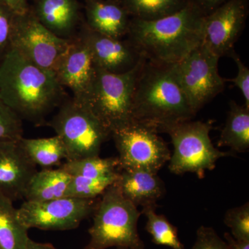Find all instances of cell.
Here are the masks:
<instances>
[{"mask_svg":"<svg viewBox=\"0 0 249 249\" xmlns=\"http://www.w3.org/2000/svg\"><path fill=\"white\" fill-rule=\"evenodd\" d=\"M55 72L42 68L11 49L0 62V98L22 120L41 125L65 100Z\"/></svg>","mask_w":249,"mask_h":249,"instance_id":"obj_1","label":"cell"},{"mask_svg":"<svg viewBox=\"0 0 249 249\" xmlns=\"http://www.w3.org/2000/svg\"><path fill=\"white\" fill-rule=\"evenodd\" d=\"M205 16L188 1L165 17L153 20L131 18L126 38L146 60L173 65L201 45Z\"/></svg>","mask_w":249,"mask_h":249,"instance_id":"obj_2","label":"cell"},{"mask_svg":"<svg viewBox=\"0 0 249 249\" xmlns=\"http://www.w3.org/2000/svg\"><path fill=\"white\" fill-rule=\"evenodd\" d=\"M132 116L134 120L151 126L159 133L196 116L178 83L175 64L144 58L134 87Z\"/></svg>","mask_w":249,"mask_h":249,"instance_id":"obj_3","label":"cell"},{"mask_svg":"<svg viewBox=\"0 0 249 249\" xmlns=\"http://www.w3.org/2000/svg\"><path fill=\"white\" fill-rule=\"evenodd\" d=\"M142 214L138 207L123 196L114 183L98 201L93 213V224L89 229V242L84 249H145L137 228Z\"/></svg>","mask_w":249,"mask_h":249,"instance_id":"obj_4","label":"cell"},{"mask_svg":"<svg viewBox=\"0 0 249 249\" xmlns=\"http://www.w3.org/2000/svg\"><path fill=\"white\" fill-rule=\"evenodd\" d=\"M144 58L134 69L124 73H111L96 68L89 93L80 102L112 133L134 120L132 99L136 80Z\"/></svg>","mask_w":249,"mask_h":249,"instance_id":"obj_5","label":"cell"},{"mask_svg":"<svg viewBox=\"0 0 249 249\" xmlns=\"http://www.w3.org/2000/svg\"><path fill=\"white\" fill-rule=\"evenodd\" d=\"M47 125L62 141L67 161L99 156L111 134L83 103L72 97L65 99Z\"/></svg>","mask_w":249,"mask_h":249,"instance_id":"obj_6","label":"cell"},{"mask_svg":"<svg viewBox=\"0 0 249 249\" xmlns=\"http://www.w3.org/2000/svg\"><path fill=\"white\" fill-rule=\"evenodd\" d=\"M212 127V123L189 120L162 130L170 136L173 145L168 165L172 173H195L203 178L206 170H213L217 160L228 155L216 148L211 142Z\"/></svg>","mask_w":249,"mask_h":249,"instance_id":"obj_7","label":"cell"},{"mask_svg":"<svg viewBox=\"0 0 249 249\" xmlns=\"http://www.w3.org/2000/svg\"><path fill=\"white\" fill-rule=\"evenodd\" d=\"M158 134L154 127L136 120L112 132L120 170L139 168L158 173L172 155Z\"/></svg>","mask_w":249,"mask_h":249,"instance_id":"obj_8","label":"cell"},{"mask_svg":"<svg viewBox=\"0 0 249 249\" xmlns=\"http://www.w3.org/2000/svg\"><path fill=\"white\" fill-rule=\"evenodd\" d=\"M219 58L202 44L175 64V73L191 110L196 114L222 93L227 80L218 71Z\"/></svg>","mask_w":249,"mask_h":249,"instance_id":"obj_9","label":"cell"},{"mask_svg":"<svg viewBox=\"0 0 249 249\" xmlns=\"http://www.w3.org/2000/svg\"><path fill=\"white\" fill-rule=\"evenodd\" d=\"M70 42L44 27L29 9L15 16L12 49L42 68L55 72Z\"/></svg>","mask_w":249,"mask_h":249,"instance_id":"obj_10","label":"cell"},{"mask_svg":"<svg viewBox=\"0 0 249 249\" xmlns=\"http://www.w3.org/2000/svg\"><path fill=\"white\" fill-rule=\"evenodd\" d=\"M98 201L70 196L45 201H25L17 209L18 215L28 229L71 230L93 214Z\"/></svg>","mask_w":249,"mask_h":249,"instance_id":"obj_11","label":"cell"},{"mask_svg":"<svg viewBox=\"0 0 249 249\" xmlns=\"http://www.w3.org/2000/svg\"><path fill=\"white\" fill-rule=\"evenodd\" d=\"M248 16V0H227L205 16L201 44L218 58L229 55Z\"/></svg>","mask_w":249,"mask_h":249,"instance_id":"obj_12","label":"cell"},{"mask_svg":"<svg viewBox=\"0 0 249 249\" xmlns=\"http://www.w3.org/2000/svg\"><path fill=\"white\" fill-rule=\"evenodd\" d=\"M77 35L88 46L96 68L111 73L130 71L143 57L127 39L114 38L90 29L83 20Z\"/></svg>","mask_w":249,"mask_h":249,"instance_id":"obj_13","label":"cell"},{"mask_svg":"<svg viewBox=\"0 0 249 249\" xmlns=\"http://www.w3.org/2000/svg\"><path fill=\"white\" fill-rule=\"evenodd\" d=\"M55 73L60 85L71 90L75 100L83 101L91 89L96 67L89 48L77 34L71 37Z\"/></svg>","mask_w":249,"mask_h":249,"instance_id":"obj_14","label":"cell"},{"mask_svg":"<svg viewBox=\"0 0 249 249\" xmlns=\"http://www.w3.org/2000/svg\"><path fill=\"white\" fill-rule=\"evenodd\" d=\"M19 140L0 142V193L11 201L24 199V193L37 171Z\"/></svg>","mask_w":249,"mask_h":249,"instance_id":"obj_15","label":"cell"},{"mask_svg":"<svg viewBox=\"0 0 249 249\" xmlns=\"http://www.w3.org/2000/svg\"><path fill=\"white\" fill-rule=\"evenodd\" d=\"M29 10L44 27L64 39L76 35L84 20L78 0H33Z\"/></svg>","mask_w":249,"mask_h":249,"instance_id":"obj_16","label":"cell"},{"mask_svg":"<svg viewBox=\"0 0 249 249\" xmlns=\"http://www.w3.org/2000/svg\"><path fill=\"white\" fill-rule=\"evenodd\" d=\"M115 184L124 198L139 207L157 208L165 193L164 182L157 173L144 169H123Z\"/></svg>","mask_w":249,"mask_h":249,"instance_id":"obj_17","label":"cell"},{"mask_svg":"<svg viewBox=\"0 0 249 249\" xmlns=\"http://www.w3.org/2000/svg\"><path fill=\"white\" fill-rule=\"evenodd\" d=\"M86 25L103 35L126 37L131 17L118 0H84Z\"/></svg>","mask_w":249,"mask_h":249,"instance_id":"obj_18","label":"cell"},{"mask_svg":"<svg viewBox=\"0 0 249 249\" xmlns=\"http://www.w3.org/2000/svg\"><path fill=\"white\" fill-rule=\"evenodd\" d=\"M71 178L60 167L37 171L28 183L24 199L28 201H45L64 197Z\"/></svg>","mask_w":249,"mask_h":249,"instance_id":"obj_19","label":"cell"},{"mask_svg":"<svg viewBox=\"0 0 249 249\" xmlns=\"http://www.w3.org/2000/svg\"><path fill=\"white\" fill-rule=\"evenodd\" d=\"M234 151L245 152L249 149V108L232 101L227 120L217 143Z\"/></svg>","mask_w":249,"mask_h":249,"instance_id":"obj_20","label":"cell"},{"mask_svg":"<svg viewBox=\"0 0 249 249\" xmlns=\"http://www.w3.org/2000/svg\"><path fill=\"white\" fill-rule=\"evenodd\" d=\"M14 201L0 193V247L1 249H27V229L18 215Z\"/></svg>","mask_w":249,"mask_h":249,"instance_id":"obj_21","label":"cell"},{"mask_svg":"<svg viewBox=\"0 0 249 249\" xmlns=\"http://www.w3.org/2000/svg\"><path fill=\"white\" fill-rule=\"evenodd\" d=\"M19 143L29 160L42 169L52 168L66 160L65 146L58 136L49 138L26 139L22 137Z\"/></svg>","mask_w":249,"mask_h":249,"instance_id":"obj_22","label":"cell"},{"mask_svg":"<svg viewBox=\"0 0 249 249\" xmlns=\"http://www.w3.org/2000/svg\"><path fill=\"white\" fill-rule=\"evenodd\" d=\"M131 18L153 20L179 11L188 0H118Z\"/></svg>","mask_w":249,"mask_h":249,"instance_id":"obj_23","label":"cell"},{"mask_svg":"<svg viewBox=\"0 0 249 249\" xmlns=\"http://www.w3.org/2000/svg\"><path fill=\"white\" fill-rule=\"evenodd\" d=\"M71 177L101 178L119 172L120 163L118 157L101 158L99 156L66 161L60 166Z\"/></svg>","mask_w":249,"mask_h":249,"instance_id":"obj_24","label":"cell"},{"mask_svg":"<svg viewBox=\"0 0 249 249\" xmlns=\"http://www.w3.org/2000/svg\"><path fill=\"white\" fill-rule=\"evenodd\" d=\"M142 212L147 219L145 230L151 235L154 244L173 249H185L178 238V228L163 214H157L155 207L143 208Z\"/></svg>","mask_w":249,"mask_h":249,"instance_id":"obj_25","label":"cell"},{"mask_svg":"<svg viewBox=\"0 0 249 249\" xmlns=\"http://www.w3.org/2000/svg\"><path fill=\"white\" fill-rule=\"evenodd\" d=\"M119 172L101 178L71 177L65 196L79 199H96L117 181Z\"/></svg>","mask_w":249,"mask_h":249,"instance_id":"obj_26","label":"cell"},{"mask_svg":"<svg viewBox=\"0 0 249 249\" xmlns=\"http://www.w3.org/2000/svg\"><path fill=\"white\" fill-rule=\"evenodd\" d=\"M224 224L231 230L236 240L249 241V204L229 209L226 213Z\"/></svg>","mask_w":249,"mask_h":249,"instance_id":"obj_27","label":"cell"},{"mask_svg":"<svg viewBox=\"0 0 249 249\" xmlns=\"http://www.w3.org/2000/svg\"><path fill=\"white\" fill-rule=\"evenodd\" d=\"M22 120L0 98V142L20 140Z\"/></svg>","mask_w":249,"mask_h":249,"instance_id":"obj_28","label":"cell"},{"mask_svg":"<svg viewBox=\"0 0 249 249\" xmlns=\"http://www.w3.org/2000/svg\"><path fill=\"white\" fill-rule=\"evenodd\" d=\"M15 16L16 13L0 4V62L12 49Z\"/></svg>","mask_w":249,"mask_h":249,"instance_id":"obj_29","label":"cell"},{"mask_svg":"<svg viewBox=\"0 0 249 249\" xmlns=\"http://www.w3.org/2000/svg\"><path fill=\"white\" fill-rule=\"evenodd\" d=\"M192 249H229V247L213 228L201 226L196 231V242Z\"/></svg>","mask_w":249,"mask_h":249,"instance_id":"obj_30","label":"cell"},{"mask_svg":"<svg viewBox=\"0 0 249 249\" xmlns=\"http://www.w3.org/2000/svg\"><path fill=\"white\" fill-rule=\"evenodd\" d=\"M237 67V73L235 78L229 80L235 87L240 89V92L245 100V106L249 108V70L245 63L241 60L235 50L229 54Z\"/></svg>","mask_w":249,"mask_h":249,"instance_id":"obj_31","label":"cell"},{"mask_svg":"<svg viewBox=\"0 0 249 249\" xmlns=\"http://www.w3.org/2000/svg\"><path fill=\"white\" fill-rule=\"evenodd\" d=\"M29 0H0V4L9 8L16 14H23L29 9Z\"/></svg>","mask_w":249,"mask_h":249,"instance_id":"obj_32","label":"cell"},{"mask_svg":"<svg viewBox=\"0 0 249 249\" xmlns=\"http://www.w3.org/2000/svg\"><path fill=\"white\" fill-rule=\"evenodd\" d=\"M194 3L205 15L209 14L227 0H188Z\"/></svg>","mask_w":249,"mask_h":249,"instance_id":"obj_33","label":"cell"},{"mask_svg":"<svg viewBox=\"0 0 249 249\" xmlns=\"http://www.w3.org/2000/svg\"><path fill=\"white\" fill-rule=\"evenodd\" d=\"M224 237L229 249H249V241L236 240L229 232H225Z\"/></svg>","mask_w":249,"mask_h":249,"instance_id":"obj_34","label":"cell"},{"mask_svg":"<svg viewBox=\"0 0 249 249\" xmlns=\"http://www.w3.org/2000/svg\"><path fill=\"white\" fill-rule=\"evenodd\" d=\"M27 249H57L53 245L48 243H41L30 240Z\"/></svg>","mask_w":249,"mask_h":249,"instance_id":"obj_35","label":"cell"},{"mask_svg":"<svg viewBox=\"0 0 249 249\" xmlns=\"http://www.w3.org/2000/svg\"><path fill=\"white\" fill-rule=\"evenodd\" d=\"M116 249H127L125 248H121V247H119V248H116Z\"/></svg>","mask_w":249,"mask_h":249,"instance_id":"obj_36","label":"cell"},{"mask_svg":"<svg viewBox=\"0 0 249 249\" xmlns=\"http://www.w3.org/2000/svg\"><path fill=\"white\" fill-rule=\"evenodd\" d=\"M0 249H1V247H0Z\"/></svg>","mask_w":249,"mask_h":249,"instance_id":"obj_37","label":"cell"}]
</instances>
